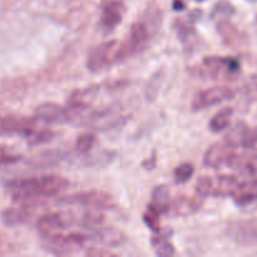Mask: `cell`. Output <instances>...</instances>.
<instances>
[{
    "instance_id": "cell-27",
    "label": "cell",
    "mask_w": 257,
    "mask_h": 257,
    "mask_svg": "<svg viewBox=\"0 0 257 257\" xmlns=\"http://www.w3.org/2000/svg\"><path fill=\"white\" fill-rule=\"evenodd\" d=\"M193 173H195V167L192 163L185 162L176 167L175 172H173V178H175L176 183L183 185L192 178Z\"/></svg>"
},
{
    "instance_id": "cell-12",
    "label": "cell",
    "mask_w": 257,
    "mask_h": 257,
    "mask_svg": "<svg viewBox=\"0 0 257 257\" xmlns=\"http://www.w3.org/2000/svg\"><path fill=\"white\" fill-rule=\"evenodd\" d=\"M75 226L74 213L69 212H50L42 216L37 222V228L40 236L53 235L63 232L67 228Z\"/></svg>"
},
{
    "instance_id": "cell-26",
    "label": "cell",
    "mask_w": 257,
    "mask_h": 257,
    "mask_svg": "<svg viewBox=\"0 0 257 257\" xmlns=\"http://www.w3.org/2000/svg\"><path fill=\"white\" fill-rule=\"evenodd\" d=\"M55 138V132H53L52 130H48V128H38L29 138H27L28 145L34 147V146H40L45 145V143H49L50 141H53Z\"/></svg>"
},
{
    "instance_id": "cell-21",
    "label": "cell",
    "mask_w": 257,
    "mask_h": 257,
    "mask_svg": "<svg viewBox=\"0 0 257 257\" xmlns=\"http://www.w3.org/2000/svg\"><path fill=\"white\" fill-rule=\"evenodd\" d=\"M151 245H152L153 251L157 256H173L176 253L175 245L172 243L168 231H162L153 233L151 238Z\"/></svg>"
},
{
    "instance_id": "cell-1",
    "label": "cell",
    "mask_w": 257,
    "mask_h": 257,
    "mask_svg": "<svg viewBox=\"0 0 257 257\" xmlns=\"http://www.w3.org/2000/svg\"><path fill=\"white\" fill-rule=\"evenodd\" d=\"M69 181L59 175H44L39 177L17 178L5 183L14 203L38 205L45 198L54 197L64 192Z\"/></svg>"
},
{
    "instance_id": "cell-16",
    "label": "cell",
    "mask_w": 257,
    "mask_h": 257,
    "mask_svg": "<svg viewBox=\"0 0 257 257\" xmlns=\"http://www.w3.org/2000/svg\"><path fill=\"white\" fill-rule=\"evenodd\" d=\"M124 4L119 0H108L103 5L100 14V27L105 32H112L122 23L124 15Z\"/></svg>"
},
{
    "instance_id": "cell-32",
    "label": "cell",
    "mask_w": 257,
    "mask_h": 257,
    "mask_svg": "<svg viewBox=\"0 0 257 257\" xmlns=\"http://www.w3.org/2000/svg\"><path fill=\"white\" fill-rule=\"evenodd\" d=\"M186 8V4L183 0H175L173 2V9L176 10V12H181V10H183Z\"/></svg>"
},
{
    "instance_id": "cell-30",
    "label": "cell",
    "mask_w": 257,
    "mask_h": 257,
    "mask_svg": "<svg viewBox=\"0 0 257 257\" xmlns=\"http://www.w3.org/2000/svg\"><path fill=\"white\" fill-rule=\"evenodd\" d=\"M173 27H175L176 32H177L178 38H180L182 42H187V40H190V38L192 37V34L195 33V30H193L192 28V24L182 19L176 20Z\"/></svg>"
},
{
    "instance_id": "cell-29",
    "label": "cell",
    "mask_w": 257,
    "mask_h": 257,
    "mask_svg": "<svg viewBox=\"0 0 257 257\" xmlns=\"http://www.w3.org/2000/svg\"><path fill=\"white\" fill-rule=\"evenodd\" d=\"M95 141H97V138H95L94 133H82V135L77 138V141H75V150L79 153H82V155H85V153H88L93 147H94Z\"/></svg>"
},
{
    "instance_id": "cell-4",
    "label": "cell",
    "mask_w": 257,
    "mask_h": 257,
    "mask_svg": "<svg viewBox=\"0 0 257 257\" xmlns=\"http://www.w3.org/2000/svg\"><path fill=\"white\" fill-rule=\"evenodd\" d=\"M89 241L88 233H53L42 236V248L52 255L69 256L78 253Z\"/></svg>"
},
{
    "instance_id": "cell-6",
    "label": "cell",
    "mask_w": 257,
    "mask_h": 257,
    "mask_svg": "<svg viewBox=\"0 0 257 257\" xmlns=\"http://www.w3.org/2000/svg\"><path fill=\"white\" fill-rule=\"evenodd\" d=\"M60 205L65 206H79L84 208L93 210H112L115 207V202L112 196L103 191H83V192L72 193L58 198Z\"/></svg>"
},
{
    "instance_id": "cell-22",
    "label": "cell",
    "mask_w": 257,
    "mask_h": 257,
    "mask_svg": "<svg viewBox=\"0 0 257 257\" xmlns=\"http://www.w3.org/2000/svg\"><path fill=\"white\" fill-rule=\"evenodd\" d=\"M171 195L167 186L160 185L156 186L155 190L152 191V197H151V203L148 206L160 212L161 215H166L170 212L171 206Z\"/></svg>"
},
{
    "instance_id": "cell-25",
    "label": "cell",
    "mask_w": 257,
    "mask_h": 257,
    "mask_svg": "<svg viewBox=\"0 0 257 257\" xmlns=\"http://www.w3.org/2000/svg\"><path fill=\"white\" fill-rule=\"evenodd\" d=\"M236 13V8L227 0H220L213 5V9L211 12V18L213 20H228Z\"/></svg>"
},
{
    "instance_id": "cell-33",
    "label": "cell",
    "mask_w": 257,
    "mask_h": 257,
    "mask_svg": "<svg viewBox=\"0 0 257 257\" xmlns=\"http://www.w3.org/2000/svg\"><path fill=\"white\" fill-rule=\"evenodd\" d=\"M251 82H252V87H253V90H255V93L257 94V74L252 75V79H251Z\"/></svg>"
},
{
    "instance_id": "cell-24",
    "label": "cell",
    "mask_w": 257,
    "mask_h": 257,
    "mask_svg": "<svg viewBox=\"0 0 257 257\" xmlns=\"http://www.w3.org/2000/svg\"><path fill=\"white\" fill-rule=\"evenodd\" d=\"M233 117V108L225 107L218 110L208 122V130L212 133H221L230 128L231 119Z\"/></svg>"
},
{
    "instance_id": "cell-2",
    "label": "cell",
    "mask_w": 257,
    "mask_h": 257,
    "mask_svg": "<svg viewBox=\"0 0 257 257\" xmlns=\"http://www.w3.org/2000/svg\"><path fill=\"white\" fill-rule=\"evenodd\" d=\"M152 35V25L150 22L138 20L133 23L128 34L118 45L117 64L125 62L146 50Z\"/></svg>"
},
{
    "instance_id": "cell-11",
    "label": "cell",
    "mask_w": 257,
    "mask_h": 257,
    "mask_svg": "<svg viewBox=\"0 0 257 257\" xmlns=\"http://www.w3.org/2000/svg\"><path fill=\"white\" fill-rule=\"evenodd\" d=\"M225 141L233 148L253 151L257 146V128L250 127L242 120H237L226 133Z\"/></svg>"
},
{
    "instance_id": "cell-18",
    "label": "cell",
    "mask_w": 257,
    "mask_h": 257,
    "mask_svg": "<svg viewBox=\"0 0 257 257\" xmlns=\"http://www.w3.org/2000/svg\"><path fill=\"white\" fill-rule=\"evenodd\" d=\"M35 207H37V205H30V203H15V206H12V207L3 211V222L9 227L24 225L30 220Z\"/></svg>"
},
{
    "instance_id": "cell-17",
    "label": "cell",
    "mask_w": 257,
    "mask_h": 257,
    "mask_svg": "<svg viewBox=\"0 0 257 257\" xmlns=\"http://www.w3.org/2000/svg\"><path fill=\"white\" fill-rule=\"evenodd\" d=\"M202 197L197 193L196 196L180 195L171 201L170 212L176 217H187L197 212L202 207Z\"/></svg>"
},
{
    "instance_id": "cell-13",
    "label": "cell",
    "mask_w": 257,
    "mask_h": 257,
    "mask_svg": "<svg viewBox=\"0 0 257 257\" xmlns=\"http://www.w3.org/2000/svg\"><path fill=\"white\" fill-rule=\"evenodd\" d=\"M233 203L240 210L246 212H253L257 210V178H250L240 182L233 192Z\"/></svg>"
},
{
    "instance_id": "cell-14",
    "label": "cell",
    "mask_w": 257,
    "mask_h": 257,
    "mask_svg": "<svg viewBox=\"0 0 257 257\" xmlns=\"http://www.w3.org/2000/svg\"><path fill=\"white\" fill-rule=\"evenodd\" d=\"M235 153V148L228 145L226 141L216 142L210 146L203 155V165L207 168H215V170L221 168L222 166H228Z\"/></svg>"
},
{
    "instance_id": "cell-28",
    "label": "cell",
    "mask_w": 257,
    "mask_h": 257,
    "mask_svg": "<svg viewBox=\"0 0 257 257\" xmlns=\"http://www.w3.org/2000/svg\"><path fill=\"white\" fill-rule=\"evenodd\" d=\"M161 216L162 215H161L160 212L153 210L150 206L147 207V211L143 213V222L146 223V226H147L153 233L160 232V231L162 230V227H161Z\"/></svg>"
},
{
    "instance_id": "cell-19",
    "label": "cell",
    "mask_w": 257,
    "mask_h": 257,
    "mask_svg": "<svg viewBox=\"0 0 257 257\" xmlns=\"http://www.w3.org/2000/svg\"><path fill=\"white\" fill-rule=\"evenodd\" d=\"M88 236H89V241L107 246V247L120 246L127 240L124 233L120 230H118V228L102 227V226L94 228V230H90V233H88Z\"/></svg>"
},
{
    "instance_id": "cell-7",
    "label": "cell",
    "mask_w": 257,
    "mask_h": 257,
    "mask_svg": "<svg viewBox=\"0 0 257 257\" xmlns=\"http://www.w3.org/2000/svg\"><path fill=\"white\" fill-rule=\"evenodd\" d=\"M119 43L108 40L92 48L87 57V68L92 73H99L117 64V50Z\"/></svg>"
},
{
    "instance_id": "cell-34",
    "label": "cell",
    "mask_w": 257,
    "mask_h": 257,
    "mask_svg": "<svg viewBox=\"0 0 257 257\" xmlns=\"http://www.w3.org/2000/svg\"><path fill=\"white\" fill-rule=\"evenodd\" d=\"M197 2H202V0H197Z\"/></svg>"
},
{
    "instance_id": "cell-20",
    "label": "cell",
    "mask_w": 257,
    "mask_h": 257,
    "mask_svg": "<svg viewBox=\"0 0 257 257\" xmlns=\"http://www.w3.org/2000/svg\"><path fill=\"white\" fill-rule=\"evenodd\" d=\"M228 167L235 170L240 175L255 176L257 173V155L252 153H237L231 158Z\"/></svg>"
},
{
    "instance_id": "cell-31",
    "label": "cell",
    "mask_w": 257,
    "mask_h": 257,
    "mask_svg": "<svg viewBox=\"0 0 257 257\" xmlns=\"http://www.w3.org/2000/svg\"><path fill=\"white\" fill-rule=\"evenodd\" d=\"M22 155L13 153L5 146H0V168L4 167V166L15 165L19 161H22Z\"/></svg>"
},
{
    "instance_id": "cell-23",
    "label": "cell",
    "mask_w": 257,
    "mask_h": 257,
    "mask_svg": "<svg viewBox=\"0 0 257 257\" xmlns=\"http://www.w3.org/2000/svg\"><path fill=\"white\" fill-rule=\"evenodd\" d=\"M217 32L223 39V42L227 45H230V47L238 48V45L242 44L243 35L228 20H220V22H217Z\"/></svg>"
},
{
    "instance_id": "cell-9",
    "label": "cell",
    "mask_w": 257,
    "mask_h": 257,
    "mask_svg": "<svg viewBox=\"0 0 257 257\" xmlns=\"http://www.w3.org/2000/svg\"><path fill=\"white\" fill-rule=\"evenodd\" d=\"M233 97H235V90L227 85L207 88V89L196 93L191 103V109L193 112H200V110L207 109L213 105H218L226 100L232 99Z\"/></svg>"
},
{
    "instance_id": "cell-15",
    "label": "cell",
    "mask_w": 257,
    "mask_h": 257,
    "mask_svg": "<svg viewBox=\"0 0 257 257\" xmlns=\"http://www.w3.org/2000/svg\"><path fill=\"white\" fill-rule=\"evenodd\" d=\"M34 117L39 122L47 123V124L72 122L68 108L54 102H45L38 105L34 112Z\"/></svg>"
},
{
    "instance_id": "cell-8",
    "label": "cell",
    "mask_w": 257,
    "mask_h": 257,
    "mask_svg": "<svg viewBox=\"0 0 257 257\" xmlns=\"http://www.w3.org/2000/svg\"><path fill=\"white\" fill-rule=\"evenodd\" d=\"M227 237L241 247H252L257 245V217L237 220L226 227Z\"/></svg>"
},
{
    "instance_id": "cell-3",
    "label": "cell",
    "mask_w": 257,
    "mask_h": 257,
    "mask_svg": "<svg viewBox=\"0 0 257 257\" xmlns=\"http://www.w3.org/2000/svg\"><path fill=\"white\" fill-rule=\"evenodd\" d=\"M241 72V63L236 58L207 55L198 65L201 77L212 80H233Z\"/></svg>"
},
{
    "instance_id": "cell-5",
    "label": "cell",
    "mask_w": 257,
    "mask_h": 257,
    "mask_svg": "<svg viewBox=\"0 0 257 257\" xmlns=\"http://www.w3.org/2000/svg\"><path fill=\"white\" fill-rule=\"evenodd\" d=\"M241 181L236 176H202L195 185L198 196L205 197H230L238 187Z\"/></svg>"
},
{
    "instance_id": "cell-10",
    "label": "cell",
    "mask_w": 257,
    "mask_h": 257,
    "mask_svg": "<svg viewBox=\"0 0 257 257\" xmlns=\"http://www.w3.org/2000/svg\"><path fill=\"white\" fill-rule=\"evenodd\" d=\"M39 120L35 117H15V115H0V137L20 136L25 140L38 130Z\"/></svg>"
}]
</instances>
